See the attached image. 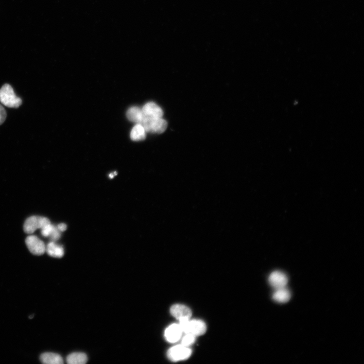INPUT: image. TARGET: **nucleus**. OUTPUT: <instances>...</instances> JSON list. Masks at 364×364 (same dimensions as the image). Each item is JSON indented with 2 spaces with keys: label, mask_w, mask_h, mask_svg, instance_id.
Wrapping results in <instances>:
<instances>
[{
  "label": "nucleus",
  "mask_w": 364,
  "mask_h": 364,
  "mask_svg": "<svg viewBox=\"0 0 364 364\" xmlns=\"http://www.w3.org/2000/svg\"><path fill=\"white\" fill-rule=\"evenodd\" d=\"M0 102L7 107L18 109L22 105L23 101L17 96L13 88L6 84L0 89Z\"/></svg>",
  "instance_id": "f257e3e1"
},
{
  "label": "nucleus",
  "mask_w": 364,
  "mask_h": 364,
  "mask_svg": "<svg viewBox=\"0 0 364 364\" xmlns=\"http://www.w3.org/2000/svg\"><path fill=\"white\" fill-rule=\"evenodd\" d=\"M148 133L162 134L168 127L167 122L161 118H144L141 124Z\"/></svg>",
  "instance_id": "f03ea898"
},
{
  "label": "nucleus",
  "mask_w": 364,
  "mask_h": 364,
  "mask_svg": "<svg viewBox=\"0 0 364 364\" xmlns=\"http://www.w3.org/2000/svg\"><path fill=\"white\" fill-rule=\"evenodd\" d=\"M192 350L187 346L179 344L170 348L167 352L168 358L173 361L183 360L188 358Z\"/></svg>",
  "instance_id": "7ed1b4c3"
},
{
  "label": "nucleus",
  "mask_w": 364,
  "mask_h": 364,
  "mask_svg": "<svg viewBox=\"0 0 364 364\" xmlns=\"http://www.w3.org/2000/svg\"><path fill=\"white\" fill-rule=\"evenodd\" d=\"M51 223L50 220L46 218L32 216L25 221L24 229L26 233L32 234L38 229H42L45 225Z\"/></svg>",
  "instance_id": "20e7f679"
},
{
  "label": "nucleus",
  "mask_w": 364,
  "mask_h": 364,
  "mask_svg": "<svg viewBox=\"0 0 364 364\" xmlns=\"http://www.w3.org/2000/svg\"><path fill=\"white\" fill-rule=\"evenodd\" d=\"M26 243L30 252L34 255H41L46 251V246L44 242L35 235L27 237Z\"/></svg>",
  "instance_id": "39448f33"
},
{
  "label": "nucleus",
  "mask_w": 364,
  "mask_h": 364,
  "mask_svg": "<svg viewBox=\"0 0 364 364\" xmlns=\"http://www.w3.org/2000/svg\"><path fill=\"white\" fill-rule=\"evenodd\" d=\"M144 118H161L164 116L163 110L153 102H148L141 109Z\"/></svg>",
  "instance_id": "423d86ee"
},
{
  "label": "nucleus",
  "mask_w": 364,
  "mask_h": 364,
  "mask_svg": "<svg viewBox=\"0 0 364 364\" xmlns=\"http://www.w3.org/2000/svg\"><path fill=\"white\" fill-rule=\"evenodd\" d=\"M269 283L274 289L286 287L288 283V277L281 271L273 272L268 278Z\"/></svg>",
  "instance_id": "0eeeda50"
},
{
  "label": "nucleus",
  "mask_w": 364,
  "mask_h": 364,
  "mask_svg": "<svg viewBox=\"0 0 364 364\" xmlns=\"http://www.w3.org/2000/svg\"><path fill=\"white\" fill-rule=\"evenodd\" d=\"M170 312L172 315L178 320L190 319L192 314L189 307L181 304L173 305L171 307Z\"/></svg>",
  "instance_id": "6e6552de"
},
{
  "label": "nucleus",
  "mask_w": 364,
  "mask_h": 364,
  "mask_svg": "<svg viewBox=\"0 0 364 364\" xmlns=\"http://www.w3.org/2000/svg\"><path fill=\"white\" fill-rule=\"evenodd\" d=\"M182 334L183 332L179 324H173L166 329L165 337L168 342L175 343L181 338Z\"/></svg>",
  "instance_id": "1a4fd4ad"
},
{
  "label": "nucleus",
  "mask_w": 364,
  "mask_h": 364,
  "mask_svg": "<svg viewBox=\"0 0 364 364\" xmlns=\"http://www.w3.org/2000/svg\"><path fill=\"white\" fill-rule=\"evenodd\" d=\"M206 331V326L203 321L200 320H190L188 333L197 336L204 334Z\"/></svg>",
  "instance_id": "9d476101"
},
{
  "label": "nucleus",
  "mask_w": 364,
  "mask_h": 364,
  "mask_svg": "<svg viewBox=\"0 0 364 364\" xmlns=\"http://www.w3.org/2000/svg\"><path fill=\"white\" fill-rule=\"evenodd\" d=\"M291 293L286 287L275 289L272 294L273 299L280 303L287 302L291 298Z\"/></svg>",
  "instance_id": "9b49d317"
},
{
  "label": "nucleus",
  "mask_w": 364,
  "mask_h": 364,
  "mask_svg": "<svg viewBox=\"0 0 364 364\" xmlns=\"http://www.w3.org/2000/svg\"><path fill=\"white\" fill-rule=\"evenodd\" d=\"M41 361L45 364H63L64 359L62 356L53 352H45L40 356Z\"/></svg>",
  "instance_id": "f8f14e48"
},
{
  "label": "nucleus",
  "mask_w": 364,
  "mask_h": 364,
  "mask_svg": "<svg viewBox=\"0 0 364 364\" xmlns=\"http://www.w3.org/2000/svg\"><path fill=\"white\" fill-rule=\"evenodd\" d=\"M126 116L128 119L136 124H141L143 120L142 109L137 107L130 108L127 112Z\"/></svg>",
  "instance_id": "ddd939ff"
},
{
  "label": "nucleus",
  "mask_w": 364,
  "mask_h": 364,
  "mask_svg": "<svg viewBox=\"0 0 364 364\" xmlns=\"http://www.w3.org/2000/svg\"><path fill=\"white\" fill-rule=\"evenodd\" d=\"M46 251L50 256L57 258H61L65 254L64 247L54 241L48 244L46 247Z\"/></svg>",
  "instance_id": "4468645a"
},
{
  "label": "nucleus",
  "mask_w": 364,
  "mask_h": 364,
  "mask_svg": "<svg viewBox=\"0 0 364 364\" xmlns=\"http://www.w3.org/2000/svg\"><path fill=\"white\" fill-rule=\"evenodd\" d=\"M146 132L143 126L140 124H137L132 129L130 138L134 141H140L145 139Z\"/></svg>",
  "instance_id": "2eb2a0df"
},
{
  "label": "nucleus",
  "mask_w": 364,
  "mask_h": 364,
  "mask_svg": "<svg viewBox=\"0 0 364 364\" xmlns=\"http://www.w3.org/2000/svg\"><path fill=\"white\" fill-rule=\"evenodd\" d=\"M87 360V355L83 352L72 353L67 358V361L69 364H84Z\"/></svg>",
  "instance_id": "dca6fc26"
},
{
  "label": "nucleus",
  "mask_w": 364,
  "mask_h": 364,
  "mask_svg": "<svg viewBox=\"0 0 364 364\" xmlns=\"http://www.w3.org/2000/svg\"><path fill=\"white\" fill-rule=\"evenodd\" d=\"M195 339L196 336L190 333L185 334L182 338L181 344L189 347L194 343Z\"/></svg>",
  "instance_id": "f3484780"
},
{
  "label": "nucleus",
  "mask_w": 364,
  "mask_h": 364,
  "mask_svg": "<svg viewBox=\"0 0 364 364\" xmlns=\"http://www.w3.org/2000/svg\"><path fill=\"white\" fill-rule=\"evenodd\" d=\"M55 226L48 224L44 226L41 229V234L45 237H49L54 229Z\"/></svg>",
  "instance_id": "a211bd4d"
},
{
  "label": "nucleus",
  "mask_w": 364,
  "mask_h": 364,
  "mask_svg": "<svg viewBox=\"0 0 364 364\" xmlns=\"http://www.w3.org/2000/svg\"><path fill=\"white\" fill-rule=\"evenodd\" d=\"M61 237V232L59 230L57 227L55 226L54 229L52 232L49 237L52 240L56 241L58 240Z\"/></svg>",
  "instance_id": "6ab92c4d"
},
{
  "label": "nucleus",
  "mask_w": 364,
  "mask_h": 364,
  "mask_svg": "<svg viewBox=\"0 0 364 364\" xmlns=\"http://www.w3.org/2000/svg\"><path fill=\"white\" fill-rule=\"evenodd\" d=\"M7 117V112L4 107L0 104V125H2L5 123Z\"/></svg>",
  "instance_id": "aec40b11"
},
{
  "label": "nucleus",
  "mask_w": 364,
  "mask_h": 364,
  "mask_svg": "<svg viewBox=\"0 0 364 364\" xmlns=\"http://www.w3.org/2000/svg\"><path fill=\"white\" fill-rule=\"evenodd\" d=\"M57 227L61 232L65 231L67 229V225L64 223L59 224Z\"/></svg>",
  "instance_id": "412c9836"
},
{
  "label": "nucleus",
  "mask_w": 364,
  "mask_h": 364,
  "mask_svg": "<svg viewBox=\"0 0 364 364\" xmlns=\"http://www.w3.org/2000/svg\"><path fill=\"white\" fill-rule=\"evenodd\" d=\"M117 172H114V173L111 174L110 175L109 177L111 178H113L116 175H117Z\"/></svg>",
  "instance_id": "4be33fe9"
}]
</instances>
